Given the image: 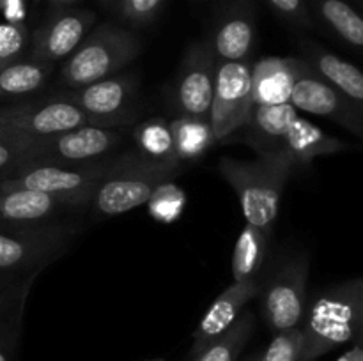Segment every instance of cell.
Wrapping results in <instances>:
<instances>
[{
    "label": "cell",
    "mask_w": 363,
    "mask_h": 361,
    "mask_svg": "<svg viewBox=\"0 0 363 361\" xmlns=\"http://www.w3.org/2000/svg\"><path fill=\"white\" fill-rule=\"evenodd\" d=\"M250 361H259V356H255V357H252Z\"/></svg>",
    "instance_id": "40"
},
{
    "label": "cell",
    "mask_w": 363,
    "mask_h": 361,
    "mask_svg": "<svg viewBox=\"0 0 363 361\" xmlns=\"http://www.w3.org/2000/svg\"><path fill=\"white\" fill-rule=\"evenodd\" d=\"M77 0H50V13H57V11H64L74 4Z\"/></svg>",
    "instance_id": "37"
},
{
    "label": "cell",
    "mask_w": 363,
    "mask_h": 361,
    "mask_svg": "<svg viewBox=\"0 0 363 361\" xmlns=\"http://www.w3.org/2000/svg\"><path fill=\"white\" fill-rule=\"evenodd\" d=\"M314 13L328 25L350 48L360 52L363 46V20L344 0H312Z\"/></svg>",
    "instance_id": "24"
},
{
    "label": "cell",
    "mask_w": 363,
    "mask_h": 361,
    "mask_svg": "<svg viewBox=\"0 0 363 361\" xmlns=\"http://www.w3.org/2000/svg\"><path fill=\"white\" fill-rule=\"evenodd\" d=\"M0 13L4 14L7 23H25L27 4L25 0H0Z\"/></svg>",
    "instance_id": "35"
},
{
    "label": "cell",
    "mask_w": 363,
    "mask_h": 361,
    "mask_svg": "<svg viewBox=\"0 0 363 361\" xmlns=\"http://www.w3.org/2000/svg\"><path fill=\"white\" fill-rule=\"evenodd\" d=\"M147 211L152 219L160 223H174L183 214L186 195L174 180L160 184L147 202Z\"/></svg>",
    "instance_id": "27"
},
{
    "label": "cell",
    "mask_w": 363,
    "mask_h": 361,
    "mask_svg": "<svg viewBox=\"0 0 363 361\" xmlns=\"http://www.w3.org/2000/svg\"><path fill=\"white\" fill-rule=\"evenodd\" d=\"M35 278L38 276H14L0 273V303L13 299L23 290H30Z\"/></svg>",
    "instance_id": "34"
},
{
    "label": "cell",
    "mask_w": 363,
    "mask_h": 361,
    "mask_svg": "<svg viewBox=\"0 0 363 361\" xmlns=\"http://www.w3.org/2000/svg\"><path fill=\"white\" fill-rule=\"evenodd\" d=\"M25 296H28V290H23V292H21V294H18V296H16V297H13V299L6 301V303H0V317H2V315L6 314V311L9 310V308L13 306V304L16 303L18 299H21V297H25Z\"/></svg>",
    "instance_id": "38"
},
{
    "label": "cell",
    "mask_w": 363,
    "mask_h": 361,
    "mask_svg": "<svg viewBox=\"0 0 363 361\" xmlns=\"http://www.w3.org/2000/svg\"><path fill=\"white\" fill-rule=\"evenodd\" d=\"M183 172L181 161H149L140 158L128 168L106 177L92 193L89 207L98 216H119L145 204L152 191Z\"/></svg>",
    "instance_id": "7"
},
{
    "label": "cell",
    "mask_w": 363,
    "mask_h": 361,
    "mask_svg": "<svg viewBox=\"0 0 363 361\" xmlns=\"http://www.w3.org/2000/svg\"><path fill=\"white\" fill-rule=\"evenodd\" d=\"M99 2L105 4V6H108V4H113V2H116V0H99Z\"/></svg>",
    "instance_id": "39"
},
{
    "label": "cell",
    "mask_w": 363,
    "mask_h": 361,
    "mask_svg": "<svg viewBox=\"0 0 363 361\" xmlns=\"http://www.w3.org/2000/svg\"><path fill=\"white\" fill-rule=\"evenodd\" d=\"M303 353V331L301 326L277 331L268 349L259 356V361H300Z\"/></svg>",
    "instance_id": "31"
},
{
    "label": "cell",
    "mask_w": 363,
    "mask_h": 361,
    "mask_svg": "<svg viewBox=\"0 0 363 361\" xmlns=\"http://www.w3.org/2000/svg\"><path fill=\"white\" fill-rule=\"evenodd\" d=\"M165 0H117V14L131 27H145L162 11Z\"/></svg>",
    "instance_id": "32"
},
{
    "label": "cell",
    "mask_w": 363,
    "mask_h": 361,
    "mask_svg": "<svg viewBox=\"0 0 363 361\" xmlns=\"http://www.w3.org/2000/svg\"><path fill=\"white\" fill-rule=\"evenodd\" d=\"M289 103L296 110L325 117L363 138V106L326 84L301 57L294 62V84Z\"/></svg>",
    "instance_id": "11"
},
{
    "label": "cell",
    "mask_w": 363,
    "mask_h": 361,
    "mask_svg": "<svg viewBox=\"0 0 363 361\" xmlns=\"http://www.w3.org/2000/svg\"><path fill=\"white\" fill-rule=\"evenodd\" d=\"M233 137L250 145L257 156L287 159L293 168L350 149L346 142L301 117L291 103L252 106L247 122Z\"/></svg>",
    "instance_id": "1"
},
{
    "label": "cell",
    "mask_w": 363,
    "mask_h": 361,
    "mask_svg": "<svg viewBox=\"0 0 363 361\" xmlns=\"http://www.w3.org/2000/svg\"><path fill=\"white\" fill-rule=\"evenodd\" d=\"M138 159L140 156L135 152L89 163L25 161L6 173L0 180L7 188H25L71 198L87 209L92 193L106 177L128 168Z\"/></svg>",
    "instance_id": "3"
},
{
    "label": "cell",
    "mask_w": 363,
    "mask_h": 361,
    "mask_svg": "<svg viewBox=\"0 0 363 361\" xmlns=\"http://www.w3.org/2000/svg\"><path fill=\"white\" fill-rule=\"evenodd\" d=\"M358 2H360V0H358Z\"/></svg>",
    "instance_id": "42"
},
{
    "label": "cell",
    "mask_w": 363,
    "mask_h": 361,
    "mask_svg": "<svg viewBox=\"0 0 363 361\" xmlns=\"http://www.w3.org/2000/svg\"><path fill=\"white\" fill-rule=\"evenodd\" d=\"M362 278L333 283L307 297L301 331L303 353L300 361H315L344 343L362 342Z\"/></svg>",
    "instance_id": "2"
},
{
    "label": "cell",
    "mask_w": 363,
    "mask_h": 361,
    "mask_svg": "<svg viewBox=\"0 0 363 361\" xmlns=\"http://www.w3.org/2000/svg\"><path fill=\"white\" fill-rule=\"evenodd\" d=\"M261 280V278H259ZM259 280L233 282L215 301L202 317L197 331L194 333L191 357H197L213 340L218 338L234 324L241 311L259 292Z\"/></svg>",
    "instance_id": "18"
},
{
    "label": "cell",
    "mask_w": 363,
    "mask_h": 361,
    "mask_svg": "<svg viewBox=\"0 0 363 361\" xmlns=\"http://www.w3.org/2000/svg\"><path fill=\"white\" fill-rule=\"evenodd\" d=\"M269 236L272 232L250 225V223L243 227L233 251L234 282L261 278V271L268 258Z\"/></svg>",
    "instance_id": "21"
},
{
    "label": "cell",
    "mask_w": 363,
    "mask_h": 361,
    "mask_svg": "<svg viewBox=\"0 0 363 361\" xmlns=\"http://www.w3.org/2000/svg\"><path fill=\"white\" fill-rule=\"evenodd\" d=\"M308 258L303 253L280 260L259 280V308L273 333L298 328L307 306Z\"/></svg>",
    "instance_id": "8"
},
{
    "label": "cell",
    "mask_w": 363,
    "mask_h": 361,
    "mask_svg": "<svg viewBox=\"0 0 363 361\" xmlns=\"http://www.w3.org/2000/svg\"><path fill=\"white\" fill-rule=\"evenodd\" d=\"M298 48L301 52V59L326 84L332 85L335 91H339L353 103L363 106V74L354 64L340 59L339 55L308 38H301L298 41Z\"/></svg>",
    "instance_id": "19"
},
{
    "label": "cell",
    "mask_w": 363,
    "mask_h": 361,
    "mask_svg": "<svg viewBox=\"0 0 363 361\" xmlns=\"http://www.w3.org/2000/svg\"><path fill=\"white\" fill-rule=\"evenodd\" d=\"M78 229L69 222L6 225L0 223V273L38 276L69 250Z\"/></svg>",
    "instance_id": "6"
},
{
    "label": "cell",
    "mask_w": 363,
    "mask_h": 361,
    "mask_svg": "<svg viewBox=\"0 0 363 361\" xmlns=\"http://www.w3.org/2000/svg\"><path fill=\"white\" fill-rule=\"evenodd\" d=\"M34 137L0 126V179L30 156Z\"/></svg>",
    "instance_id": "28"
},
{
    "label": "cell",
    "mask_w": 363,
    "mask_h": 361,
    "mask_svg": "<svg viewBox=\"0 0 363 361\" xmlns=\"http://www.w3.org/2000/svg\"><path fill=\"white\" fill-rule=\"evenodd\" d=\"M296 57H264L252 64V103L254 106L289 103L294 84Z\"/></svg>",
    "instance_id": "20"
},
{
    "label": "cell",
    "mask_w": 363,
    "mask_h": 361,
    "mask_svg": "<svg viewBox=\"0 0 363 361\" xmlns=\"http://www.w3.org/2000/svg\"><path fill=\"white\" fill-rule=\"evenodd\" d=\"M133 142L140 158L149 161H177L170 122L162 117H152L137 124L133 130Z\"/></svg>",
    "instance_id": "25"
},
{
    "label": "cell",
    "mask_w": 363,
    "mask_h": 361,
    "mask_svg": "<svg viewBox=\"0 0 363 361\" xmlns=\"http://www.w3.org/2000/svg\"><path fill=\"white\" fill-rule=\"evenodd\" d=\"M84 209L71 198L25 188H7L0 180V223L6 225L64 222V216Z\"/></svg>",
    "instance_id": "17"
},
{
    "label": "cell",
    "mask_w": 363,
    "mask_h": 361,
    "mask_svg": "<svg viewBox=\"0 0 363 361\" xmlns=\"http://www.w3.org/2000/svg\"><path fill=\"white\" fill-rule=\"evenodd\" d=\"M138 78L135 73H116L94 84L53 92L87 115L92 126H126L137 115Z\"/></svg>",
    "instance_id": "9"
},
{
    "label": "cell",
    "mask_w": 363,
    "mask_h": 361,
    "mask_svg": "<svg viewBox=\"0 0 363 361\" xmlns=\"http://www.w3.org/2000/svg\"><path fill=\"white\" fill-rule=\"evenodd\" d=\"M255 317L250 310H243L225 333L213 340L194 361H236L254 331Z\"/></svg>",
    "instance_id": "26"
},
{
    "label": "cell",
    "mask_w": 363,
    "mask_h": 361,
    "mask_svg": "<svg viewBox=\"0 0 363 361\" xmlns=\"http://www.w3.org/2000/svg\"><path fill=\"white\" fill-rule=\"evenodd\" d=\"M252 103L250 60H216L209 124L216 142H225L247 122Z\"/></svg>",
    "instance_id": "10"
},
{
    "label": "cell",
    "mask_w": 363,
    "mask_h": 361,
    "mask_svg": "<svg viewBox=\"0 0 363 361\" xmlns=\"http://www.w3.org/2000/svg\"><path fill=\"white\" fill-rule=\"evenodd\" d=\"M30 32L25 23H0V71L27 55Z\"/></svg>",
    "instance_id": "30"
},
{
    "label": "cell",
    "mask_w": 363,
    "mask_h": 361,
    "mask_svg": "<svg viewBox=\"0 0 363 361\" xmlns=\"http://www.w3.org/2000/svg\"><path fill=\"white\" fill-rule=\"evenodd\" d=\"M96 14L89 9H64L50 14L48 20L30 34L27 57L52 64L74 52L82 39L94 27Z\"/></svg>",
    "instance_id": "16"
},
{
    "label": "cell",
    "mask_w": 363,
    "mask_h": 361,
    "mask_svg": "<svg viewBox=\"0 0 363 361\" xmlns=\"http://www.w3.org/2000/svg\"><path fill=\"white\" fill-rule=\"evenodd\" d=\"M216 57L206 39L184 52L174 81V105L179 115L208 117L215 87Z\"/></svg>",
    "instance_id": "14"
},
{
    "label": "cell",
    "mask_w": 363,
    "mask_h": 361,
    "mask_svg": "<svg viewBox=\"0 0 363 361\" xmlns=\"http://www.w3.org/2000/svg\"><path fill=\"white\" fill-rule=\"evenodd\" d=\"M266 2L284 21H287L293 27L307 28V30L315 27L314 16H312L307 0H266Z\"/></svg>",
    "instance_id": "33"
},
{
    "label": "cell",
    "mask_w": 363,
    "mask_h": 361,
    "mask_svg": "<svg viewBox=\"0 0 363 361\" xmlns=\"http://www.w3.org/2000/svg\"><path fill=\"white\" fill-rule=\"evenodd\" d=\"M138 35L116 23H99L91 28L59 69L60 88H78L119 73L140 53Z\"/></svg>",
    "instance_id": "5"
},
{
    "label": "cell",
    "mask_w": 363,
    "mask_h": 361,
    "mask_svg": "<svg viewBox=\"0 0 363 361\" xmlns=\"http://www.w3.org/2000/svg\"><path fill=\"white\" fill-rule=\"evenodd\" d=\"M206 41L216 60H250L257 42L252 0H223L216 9Z\"/></svg>",
    "instance_id": "15"
},
{
    "label": "cell",
    "mask_w": 363,
    "mask_h": 361,
    "mask_svg": "<svg viewBox=\"0 0 363 361\" xmlns=\"http://www.w3.org/2000/svg\"><path fill=\"white\" fill-rule=\"evenodd\" d=\"M52 64L32 60L27 55L0 71V101L32 96L41 91L53 73Z\"/></svg>",
    "instance_id": "22"
},
{
    "label": "cell",
    "mask_w": 363,
    "mask_h": 361,
    "mask_svg": "<svg viewBox=\"0 0 363 361\" xmlns=\"http://www.w3.org/2000/svg\"><path fill=\"white\" fill-rule=\"evenodd\" d=\"M174 152L177 161H194L201 158L216 142L208 117L179 115L170 122Z\"/></svg>",
    "instance_id": "23"
},
{
    "label": "cell",
    "mask_w": 363,
    "mask_h": 361,
    "mask_svg": "<svg viewBox=\"0 0 363 361\" xmlns=\"http://www.w3.org/2000/svg\"><path fill=\"white\" fill-rule=\"evenodd\" d=\"M123 134L113 127L87 126L74 127L50 137H34L27 161L89 163L101 159L117 147ZM25 163V161H23Z\"/></svg>",
    "instance_id": "13"
},
{
    "label": "cell",
    "mask_w": 363,
    "mask_h": 361,
    "mask_svg": "<svg viewBox=\"0 0 363 361\" xmlns=\"http://www.w3.org/2000/svg\"><path fill=\"white\" fill-rule=\"evenodd\" d=\"M218 170L238 195L247 223L272 232L284 188L293 166L284 158L259 156L254 161L222 158Z\"/></svg>",
    "instance_id": "4"
},
{
    "label": "cell",
    "mask_w": 363,
    "mask_h": 361,
    "mask_svg": "<svg viewBox=\"0 0 363 361\" xmlns=\"http://www.w3.org/2000/svg\"><path fill=\"white\" fill-rule=\"evenodd\" d=\"M87 124L91 122L80 108L55 94L0 106V126L28 137H50Z\"/></svg>",
    "instance_id": "12"
},
{
    "label": "cell",
    "mask_w": 363,
    "mask_h": 361,
    "mask_svg": "<svg viewBox=\"0 0 363 361\" xmlns=\"http://www.w3.org/2000/svg\"><path fill=\"white\" fill-rule=\"evenodd\" d=\"M152 361H163V360H152Z\"/></svg>",
    "instance_id": "41"
},
{
    "label": "cell",
    "mask_w": 363,
    "mask_h": 361,
    "mask_svg": "<svg viewBox=\"0 0 363 361\" xmlns=\"http://www.w3.org/2000/svg\"><path fill=\"white\" fill-rule=\"evenodd\" d=\"M27 297L28 296L18 299L0 317V361H14V356H16V347L20 342L21 328H23Z\"/></svg>",
    "instance_id": "29"
},
{
    "label": "cell",
    "mask_w": 363,
    "mask_h": 361,
    "mask_svg": "<svg viewBox=\"0 0 363 361\" xmlns=\"http://www.w3.org/2000/svg\"><path fill=\"white\" fill-rule=\"evenodd\" d=\"M339 361H363L362 342H354L353 347L339 357Z\"/></svg>",
    "instance_id": "36"
}]
</instances>
